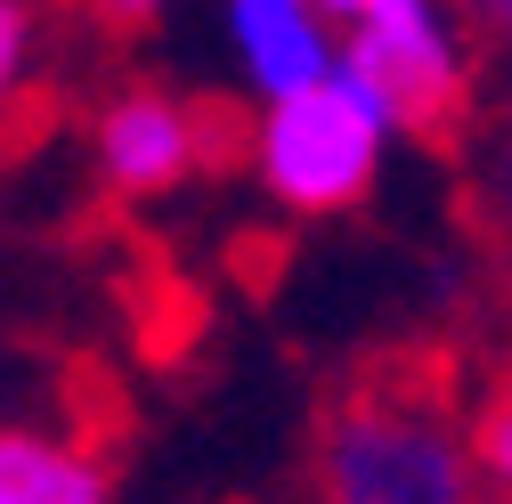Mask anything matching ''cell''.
<instances>
[{
	"label": "cell",
	"instance_id": "1",
	"mask_svg": "<svg viewBox=\"0 0 512 504\" xmlns=\"http://www.w3.org/2000/svg\"><path fill=\"white\" fill-rule=\"evenodd\" d=\"M309 504H488L472 415L431 366H374L317 407Z\"/></svg>",
	"mask_w": 512,
	"mask_h": 504
},
{
	"label": "cell",
	"instance_id": "2",
	"mask_svg": "<svg viewBox=\"0 0 512 504\" xmlns=\"http://www.w3.org/2000/svg\"><path fill=\"white\" fill-rule=\"evenodd\" d=\"M399 114L382 106V90L350 66L326 82H301L285 98H261L236 131V163L252 179V196L285 220H350L374 204L382 171L399 155Z\"/></svg>",
	"mask_w": 512,
	"mask_h": 504
},
{
	"label": "cell",
	"instance_id": "3",
	"mask_svg": "<svg viewBox=\"0 0 512 504\" xmlns=\"http://www.w3.org/2000/svg\"><path fill=\"white\" fill-rule=\"evenodd\" d=\"M342 66L382 90L407 139H456L472 131L488 49L464 0H358L342 17Z\"/></svg>",
	"mask_w": 512,
	"mask_h": 504
},
{
	"label": "cell",
	"instance_id": "4",
	"mask_svg": "<svg viewBox=\"0 0 512 504\" xmlns=\"http://www.w3.org/2000/svg\"><path fill=\"white\" fill-rule=\"evenodd\" d=\"M220 147H228L220 114L196 90L147 74L106 82L98 106L82 114V163L106 204H171L220 163Z\"/></svg>",
	"mask_w": 512,
	"mask_h": 504
},
{
	"label": "cell",
	"instance_id": "5",
	"mask_svg": "<svg viewBox=\"0 0 512 504\" xmlns=\"http://www.w3.org/2000/svg\"><path fill=\"white\" fill-rule=\"evenodd\" d=\"M212 41L244 106L326 82L342 66V17L326 0H212Z\"/></svg>",
	"mask_w": 512,
	"mask_h": 504
},
{
	"label": "cell",
	"instance_id": "6",
	"mask_svg": "<svg viewBox=\"0 0 512 504\" xmlns=\"http://www.w3.org/2000/svg\"><path fill=\"white\" fill-rule=\"evenodd\" d=\"M0 504H114V456L66 423L9 407L0 415Z\"/></svg>",
	"mask_w": 512,
	"mask_h": 504
},
{
	"label": "cell",
	"instance_id": "7",
	"mask_svg": "<svg viewBox=\"0 0 512 504\" xmlns=\"http://www.w3.org/2000/svg\"><path fill=\"white\" fill-rule=\"evenodd\" d=\"M464 212L488 244V261L512 293V106L472 122V147H464Z\"/></svg>",
	"mask_w": 512,
	"mask_h": 504
},
{
	"label": "cell",
	"instance_id": "8",
	"mask_svg": "<svg viewBox=\"0 0 512 504\" xmlns=\"http://www.w3.org/2000/svg\"><path fill=\"white\" fill-rule=\"evenodd\" d=\"M49 9L57 0H0V139L17 131V114L41 90L49 66Z\"/></svg>",
	"mask_w": 512,
	"mask_h": 504
},
{
	"label": "cell",
	"instance_id": "9",
	"mask_svg": "<svg viewBox=\"0 0 512 504\" xmlns=\"http://www.w3.org/2000/svg\"><path fill=\"white\" fill-rule=\"evenodd\" d=\"M464 415H472V456H480L488 504H512V358L480 383V399H472Z\"/></svg>",
	"mask_w": 512,
	"mask_h": 504
},
{
	"label": "cell",
	"instance_id": "10",
	"mask_svg": "<svg viewBox=\"0 0 512 504\" xmlns=\"http://www.w3.org/2000/svg\"><path fill=\"white\" fill-rule=\"evenodd\" d=\"M57 9H66L90 41H147L179 0H57Z\"/></svg>",
	"mask_w": 512,
	"mask_h": 504
},
{
	"label": "cell",
	"instance_id": "11",
	"mask_svg": "<svg viewBox=\"0 0 512 504\" xmlns=\"http://www.w3.org/2000/svg\"><path fill=\"white\" fill-rule=\"evenodd\" d=\"M464 17L480 33V49H488V66L512 74V0H464Z\"/></svg>",
	"mask_w": 512,
	"mask_h": 504
},
{
	"label": "cell",
	"instance_id": "12",
	"mask_svg": "<svg viewBox=\"0 0 512 504\" xmlns=\"http://www.w3.org/2000/svg\"><path fill=\"white\" fill-rule=\"evenodd\" d=\"M9 407H17V350L0 342V415H9Z\"/></svg>",
	"mask_w": 512,
	"mask_h": 504
},
{
	"label": "cell",
	"instance_id": "13",
	"mask_svg": "<svg viewBox=\"0 0 512 504\" xmlns=\"http://www.w3.org/2000/svg\"><path fill=\"white\" fill-rule=\"evenodd\" d=\"M326 9H334V17H350V9H358V0H326Z\"/></svg>",
	"mask_w": 512,
	"mask_h": 504
}]
</instances>
